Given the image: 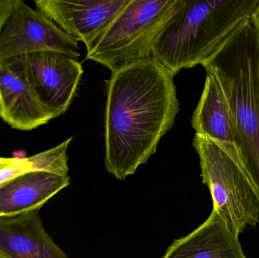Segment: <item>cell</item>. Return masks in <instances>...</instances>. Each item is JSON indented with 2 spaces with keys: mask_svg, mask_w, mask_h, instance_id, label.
<instances>
[{
  "mask_svg": "<svg viewBox=\"0 0 259 258\" xmlns=\"http://www.w3.org/2000/svg\"><path fill=\"white\" fill-rule=\"evenodd\" d=\"M175 75L152 56L121 67L106 81V170L125 180L156 152L180 112Z\"/></svg>",
  "mask_w": 259,
  "mask_h": 258,
  "instance_id": "6da1fadb",
  "label": "cell"
},
{
  "mask_svg": "<svg viewBox=\"0 0 259 258\" xmlns=\"http://www.w3.org/2000/svg\"><path fill=\"white\" fill-rule=\"evenodd\" d=\"M70 184V177L30 171L0 185V218L40 209L52 197Z\"/></svg>",
  "mask_w": 259,
  "mask_h": 258,
  "instance_id": "7c38bea8",
  "label": "cell"
},
{
  "mask_svg": "<svg viewBox=\"0 0 259 258\" xmlns=\"http://www.w3.org/2000/svg\"><path fill=\"white\" fill-rule=\"evenodd\" d=\"M251 18H252V21H253L254 24H255V27H256L257 30H258L259 33V5L258 8H257L256 11L254 12Z\"/></svg>",
  "mask_w": 259,
  "mask_h": 258,
  "instance_id": "e0dca14e",
  "label": "cell"
},
{
  "mask_svg": "<svg viewBox=\"0 0 259 258\" xmlns=\"http://www.w3.org/2000/svg\"><path fill=\"white\" fill-rule=\"evenodd\" d=\"M202 66L226 98L259 203V33L252 20L242 23Z\"/></svg>",
  "mask_w": 259,
  "mask_h": 258,
  "instance_id": "7a4b0ae2",
  "label": "cell"
},
{
  "mask_svg": "<svg viewBox=\"0 0 259 258\" xmlns=\"http://www.w3.org/2000/svg\"><path fill=\"white\" fill-rule=\"evenodd\" d=\"M193 145L200 162L201 177L213 201V211L236 237L259 222V203L250 179L211 139L195 134Z\"/></svg>",
  "mask_w": 259,
  "mask_h": 258,
  "instance_id": "5b68a950",
  "label": "cell"
},
{
  "mask_svg": "<svg viewBox=\"0 0 259 258\" xmlns=\"http://www.w3.org/2000/svg\"><path fill=\"white\" fill-rule=\"evenodd\" d=\"M0 117L12 128L32 130L54 118L22 69L0 62Z\"/></svg>",
  "mask_w": 259,
  "mask_h": 258,
  "instance_id": "9c48e42d",
  "label": "cell"
},
{
  "mask_svg": "<svg viewBox=\"0 0 259 258\" xmlns=\"http://www.w3.org/2000/svg\"><path fill=\"white\" fill-rule=\"evenodd\" d=\"M72 139L73 137L68 138L54 148L28 157L33 171L68 176L69 168L67 151Z\"/></svg>",
  "mask_w": 259,
  "mask_h": 258,
  "instance_id": "5bb4252c",
  "label": "cell"
},
{
  "mask_svg": "<svg viewBox=\"0 0 259 258\" xmlns=\"http://www.w3.org/2000/svg\"><path fill=\"white\" fill-rule=\"evenodd\" d=\"M2 157H0V160H1Z\"/></svg>",
  "mask_w": 259,
  "mask_h": 258,
  "instance_id": "ac0fdd59",
  "label": "cell"
},
{
  "mask_svg": "<svg viewBox=\"0 0 259 258\" xmlns=\"http://www.w3.org/2000/svg\"><path fill=\"white\" fill-rule=\"evenodd\" d=\"M15 0H0V32L7 22L15 6Z\"/></svg>",
  "mask_w": 259,
  "mask_h": 258,
  "instance_id": "2e32d148",
  "label": "cell"
},
{
  "mask_svg": "<svg viewBox=\"0 0 259 258\" xmlns=\"http://www.w3.org/2000/svg\"><path fill=\"white\" fill-rule=\"evenodd\" d=\"M11 60L25 73L54 118L67 112L83 74V66L78 61L63 53L50 51L32 53Z\"/></svg>",
  "mask_w": 259,
  "mask_h": 258,
  "instance_id": "52a82bcc",
  "label": "cell"
},
{
  "mask_svg": "<svg viewBox=\"0 0 259 258\" xmlns=\"http://www.w3.org/2000/svg\"><path fill=\"white\" fill-rule=\"evenodd\" d=\"M33 171L27 158H2L0 160V185L15 176Z\"/></svg>",
  "mask_w": 259,
  "mask_h": 258,
  "instance_id": "9a60e30c",
  "label": "cell"
},
{
  "mask_svg": "<svg viewBox=\"0 0 259 258\" xmlns=\"http://www.w3.org/2000/svg\"><path fill=\"white\" fill-rule=\"evenodd\" d=\"M78 42L42 12L15 0L12 15L0 32V62L47 51L63 53L78 61Z\"/></svg>",
  "mask_w": 259,
  "mask_h": 258,
  "instance_id": "8992f818",
  "label": "cell"
},
{
  "mask_svg": "<svg viewBox=\"0 0 259 258\" xmlns=\"http://www.w3.org/2000/svg\"><path fill=\"white\" fill-rule=\"evenodd\" d=\"M128 0H37V10L61 30L88 46Z\"/></svg>",
  "mask_w": 259,
  "mask_h": 258,
  "instance_id": "ba28073f",
  "label": "cell"
},
{
  "mask_svg": "<svg viewBox=\"0 0 259 258\" xmlns=\"http://www.w3.org/2000/svg\"><path fill=\"white\" fill-rule=\"evenodd\" d=\"M259 0H183L158 36L152 57L174 75L202 65L222 42L252 18Z\"/></svg>",
  "mask_w": 259,
  "mask_h": 258,
  "instance_id": "3957f363",
  "label": "cell"
},
{
  "mask_svg": "<svg viewBox=\"0 0 259 258\" xmlns=\"http://www.w3.org/2000/svg\"><path fill=\"white\" fill-rule=\"evenodd\" d=\"M162 258H248L238 238L212 210L208 219L188 236L177 239Z\"/></svg>",
  "mask_w": 259,
  "mask_h": 258,
  "instance_id": "4fadbf2b",
  "label": "cell"
},
{
  "mask_svg": "<svg viewBox=\"0 0 259 258\" xmlns=\"http://www.w3.org/2000/svg\"><path fill=\"white\" fill-rule=\"evenodd\" d=\"M39 212L0 218V258H68L46 232Z\"/></svg>",
  "mask_w": 259,
  "mask_h": 258,
  "instance_id": "8fae6325",
  "label": "cell"
},
{
  "mask_svg": "<svg viewBox=\"0 0 259 258\" xmlns=\"http://www.w3.org/2000/svg\"><path fill=\"white\" fill-rule=\"evenodd\" d=\"M191 124L196 134L215 142L250 179L237 144L226 98L217 80L208 73Z\"/></svg>",
  "mask_w": 259,
  "mask_h": 258,
  "instance_id": "30bf717a",
  "label": "cell"
},
{
  "mask_svg": "<svg viewBox=\"0 0 259 258\" xmlns=\"http://www.w3.org/2000/svg\"><path fill=\"white\" fill-rule=\"evenodd\" d=\"M183 0H128L87 48L86 59L114 72L146 59Z\"/></svg>",
  "mask_w": 259,
  "mask_h": 258,
  "instance_id": "277c9868",
  "label": "cell"
}]
</instances>
